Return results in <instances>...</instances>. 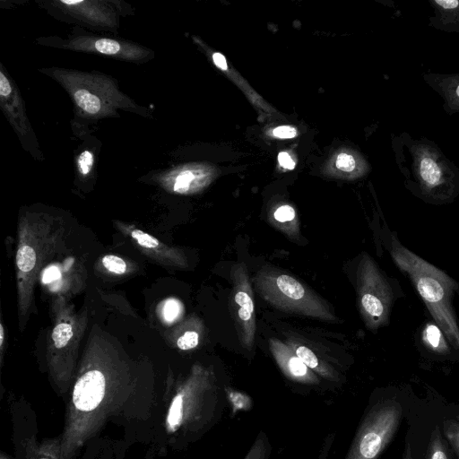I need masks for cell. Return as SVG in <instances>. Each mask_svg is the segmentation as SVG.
<instances>
[{"label": "cell", "mask_w": 459, "mask_h": 459, "mask_svg": "<svg viewBox=\"0 0 459 459\" xmlns=\"http://www.w3.org/2000/svg\"><path fill=\"white\" fill-rule=\"evenodd\" d=\"M405 187L434 204L453 202L459 195V168L426 136L402 133L393 143Z\"/></svg>", "instance_id": "obj_1"}, {"label": "cell", "mask_w": 459, "mask_h": 459, "mask_svg": "<svg viewBox=\"0 0 459 459\" xmlns=\"http://www.w3.org/2000/svg\"><path fill=\"white\" fill-rule=\"evenodd\" d=\"M384 233L383 242L394 264L410 279L448 343L459 351V324L453 307L459 282L404 247L395 232L385 228Z\"/></svg>", "instance_id": "obj_2"}, {"label": "cell", "mask_w": 459, "mask_h": 459, "mask_svg": "<svg viewBox=\"0 0 459 459\" xmlns=\"http://www.w3.org/2000/svg\"><path fill=\"white\" fill-rule=\"evenodd\" d=\"M42 71L63 86L79 113L86 117H115L117 108L144 115V108L122 93L113 79L102 74L61 68Z\"/></svg>", "instance_id": "obj_3"}, {"label": "cell", "mask_w": 459, "mask_h": 459, "mask_svg": "<svg viewBox=\"0 0 459 459\" xmlns=\"http://www.w3.org/2000/svg\"><path fill=\"white\" fill-rule=\"evenodd\" d=\"M214 374L201 367L167 398L164 426L167 434L186 435L208 424L218 403Z\"/></svg>", "instance_id": "obj_4"}, {"label": "cell", "mask_w": 459, "mask_h": 459, "mask_svg": "<svg viewBox=\"0 0 459 459\" xmlns=\"http://www.w3.org/2000/svg\"><path fill=\"white\" fill-rule=\"evenodd\" d=\"M258 294L287 313L335 322L327 303L294 277L276 269H261L253 279Z\"/></svg>", "instance_id": "obj_5"}, {"label": "cell", "mask_w": 459, "mask_h": 459, "mask_svg": "<svg viewBox=\"0 0 459 459\" xmlns=\"http://www.w3.org/2000/svg\"><path fill=\"white\" fill-rule=\"evenodd\" d=\"M394 281L363 253L357 266L356 288L359 313L368 329L376 331L388 324L394 301L403 290L396 289Z\"/></svg>", "instance_id": "obj_6"}, {"label": "cell", "mask_w": 459, "mask_h": 459, "mask_svg": "<svg viewBox=\"0 0 459 459\" xmlns=\"http://www.w3.org/2000/svg\"><path fill=\"white\" fill-rule=\"evenodd\" d=\"M403 408L394 400L378 402L367 412L345 459H377L397 431Z\"/></svg>", "instance_id": "obj_7"}, {"label": "cell", "mask_w": 459, "mask_h": 459, "mask_svg": "<svg viewBox=\"0 0 459 459\" xmlns=\"http://www.w3.org/2000/svg\"><path fill=\"white\" fill-rule=\"evenodd\" d=\"M232 291L230 311L238 340L247 350L253 348L256 332L252 286L245 264H235L230 272Z\"/></svg>", "instance_id": "obj_8"}, {"label": "cell", "mask_w": 459, "mask_h": 459, "mask_svg": "<svg viewBox=\"0 0 459 459\" xmlns=\"http://www.w3.org/2000/svg\"><path fill=\"white\" fill-rule=\"evenodd\" d=\"M56 46L68 50L94 53L134 63L152 58V51L138 44L95 35L74 36Z\"/></svg>", "instance_id": "obj_9"}, {"label": "cell", "mask_w": 459, "mask_h": 459, "mask_svg": "<svg viewBox=\"0 0 459 459\" xmlns=\"http://www.w3.org/2000/svg\"><path fill=\"white\" fill-rule=\"evenodd\" d=\"M0 101L2 108L12 124L13 127L23 143H27L29 149L37 145L30 121L24 112L22 100L15 85L4 72L0 71Z\"/></svg>", "instance_id": "obj_10"}, {"label": "cell", "mask_w": 459, "mask_h": 459, "mask_svg": "<svg viewBox=\"0 0 459 459\" xmlns=\"http://www.w3.org/2000/svg\"><path fill=\"white\" fill-rule=\"evenodd\" d=\"M53 4L62 13L96 27L114 29L117 23L116 13L107 2L61 0Z\"/></svg>", "instance_id": "obj_11"}, {"label": "cell", "mask_w": 459, "mask_h": 459, "mask_svg": "<svg viewBox=\"0 0 459 459\" xmlns=\"http://www.w3.org/2000/svg\"><path fill=\"white\" fill-rule=\"evenodd\" d=\"M269 346L276 363L289 379L306 385L319 383L316 374L302 362L289 344L271 338Z\"/></svg>", "instance_id": "obj_12"}, {"label": "cell", "mask_w": 459, "mask_h": 459, "mask_svg": "<svg viewBox=\"0 0 459 459\" xmlns=\"http://www.w3.org/2000/svg\"><path fill=\"white\" fill-rule=\"evenodd\" d=\"M422 78L442 98V108L448 115L459 114V73L427 72Z\"/></svg>", "instance_id": "obj_13"}, {"label": "cell", "mask_w": 459, "mask_h": 459, "mask_svg": "<svg viewBox=\"0 0 459 459\" xmlns=\"http://www.w3.org/2000/svg\"><path fill=\"white\" fill-rule=\"evenodd\" d=\"M433 14L429 26L447 33L459 32V0H429Z\"/></svg>", "instance_id": "obj_14"}, {"label": "cell", "mask_w": 459, "mask_h": 459, "mask_svg": "<svg viewBox=\"0 0 459 459\" xmlns=\"http://www.w3.org/2000/svg\"><path fill=\"white\" fill-rule=\"evenodd\" d=\"M25 459H61V436L38 442L34 437L22 441Z\"/></svg>", "instance_id": "obj_15"}, {"label": "cell", "mask_w": 459, "mask_h": 459, "mask_svg": "<svg viewBox=\"0 0 459 459\" xmlns=\"http://www.w3.org/2000/svg\"><path fill=\"white\" fill-rule=\"evenodd\" d=\"M289 345L302 362L312 371L331 381L338 379L336 372L327 363L319 359L308 347L295 342Z\"/></svg>", "instance_id": "obj_16"}, {"label": "cell", "mask_w": 459, "mask_h": 459, "mask_svg": "<svg viewBox=\"0 0 459 459\" xmlns=\"http://www.w3.org/2000/svg\"><path fill=\"white\" fill-rule=\"evenodd\" d=\"M440 327L435 324H429L422 332L424 344L432 351L446 354L448 352L447 340Z\"/></svg>", "instance_id": "obj_17"}, {"label": "cell", "mask_w": 459, "mask_h": 459, "mask_svg": "<svg viewBox=\"0 0 459 459\" xmlns=\"http://www.w3.org/2000/svg\"><path fill=\"white\" fill-rule=\"evenodd\" d=\"M425 459H454L448 443L443 438L438 426L432 431Z\"/></svg>", "instance_id": "obj_18"}, {"label": "cell", "mask_w": 459, "mask_h": 459, "mask_svg": "<svg viewBox=\"0 0 459 459\" xmlns=\"http://www.w3.org/2000/svg\"><path fill=\"white\" fill-rule=\"evenodd\" d=\"M199 178L198 174L191 169H184L174 176L173 190L178 193H186L194 182Z\"/></svg>", "instance_id": "obj_19"}, {"label": "cell", "mask_w": 459, "mask_h": 459, "mask_svg": "<svg viewBox=\"0 0 459 459\" xmlns=\"http://www.w3.org/2000/svg\"><path fill=\"white\" fill-rule=\"evenodd\" d=\"M273 218L281 226L287 224V232L290 234H297V232L290 227L293 225L295 228H298V223L292 222L296 220V213L291 206L285 204L278 207L273 213Z\"/></svg>", "instance_id": "obj_20"}, {"label": "cell", "mask_w": 459, "mask_h": 459, "mask_svg": "<svg viewBox=\"0 0 459 459\" xmlns=\"http://www.w3.org/2000/svg\"><path fill=\"white\" fill-rule=\"evenodd\" d=\"M270 446L264 433L260 432L244 459H268Z\"/></svg>", "instance_id": "obj_21"}, {"label": "cell", "mask_w": 459, "mask_h": 459, "mask_svg": "<svg viewBox=\"0 0 459 459\" xmlns=\"http://www.w3.org/2000/svg\"><path fill=\"white\" fill-rule=\"evenodd\" d=\"M16 263L18 268L24 273L30 272L36 264V253L32 247L22 246L17 251Z\"/></svg>", "instance_id": "obj_22"}, {"label": "cell", "mask_w": 459, "mask_h": 459, "mask_svg": "<svg viewBox=\"0 0 459 459\" xmlns=\"http://www.w3.org/2000/svg\"><path fill=\"white\" fill-rule=\"evenodd\" d=\"M444 434L447 443L459 459V421L446 420L444 422Z\"/></svg>", "instance_id": "obj_23"}, {"label": "cell", "mask_w": 459, "mask_h": 459, "mask_svg": "<svg viewBox=\"0 0 459 459\" xmlns=\"http://www.w3.org/2000/svg\"><path fill=\"white\" fill-rule=\"evenodd\" d=\"M94 153L85 149L76 158V169L82 177L88 176L94 167Z\"/></svg>", "instance_id": "obj_24"}, {"label": "cell", "mask_w": 459, "mask_h": 459, "mask_svg": "<svg viewBox=\"0 0 459 459\" xmlns=\"http://www.w3.org/2000/svg\"><path fill=\"white\" fill-rule=\"evenodd\" d=\"M73 336V330L69 324L61 323L52 332V339L56 348L65 347Z\"/></svg>", "instance_id": "obj_25"}, {"label": "cell", "mask_w": 459, "mask_h": 459, "mask_svg": "<svg viewBox=\"0 0 459 459\" xmlns=\"http://www.w3.org/2000/svg\"><path fill=\"white\" fill-rule=\"evenodd\" d=\"M102 264L106 269L117 274H122L126 270L125 261L114 255H105L102 258Z\"/></svg>", "instance_id": "obj_26"}, {"label": "cell", "mask_w": 459, "mask_h": 459, "mask_svg": "<svg viewBox=\"0 0 459 459\" xmlns=\"http://www.w3.org/2000/svg\"><path fill=\"white\" fill-rule=\"evenodd\" d=\"M199 342V334L195 331L185 332L177 341L180 350L186 351L195 348Z\"/></svg>", "instance_id": "obj_27"}, {"label": "cell", "mask_w": 459, "mask_h": 459, "mask_svg": "<svg viewBox=\"0 0 459 459\" xmlns=\"http://www.w3.org/2000/svg\"><path fill=\"white\" fill-rule=\"evenodd\" d=\"M131 235L138 242V244L147 248H154L159 246V241L157 238L142 230H134Z\"/></svg>", "instance_id": "obj_28"}, {"label": "cell", "mask_w": 459, "mask_h": 459, "mask_svg": "<svg viewBox=\"0 0 459 459\" xmlns=\"http://www.w3.org/2000/svg\"><path fill=\"white\" fill-rule=\"evenodd\" d=\"M336 167L345 172H351L355 169V159L347 153H341L336 159Z\"/></svg>", "instance_id": "obj_29"}, {"label": "cell", "mask_w": 459, "mask_h": 459, "mask_svg": "<svg viewBox=\"0 0 459 459\" xmlns=\"http://www.w3.org/2000/svg\"><path fill=\"white\" fill-rule=\"evenodd\" d=\"M163 313L167 321H173L179 314L178 302L173 299L167 300L164 306Z\"/></svg>", "instance_id": "obj_30"}, {"label": "cell", "mask_w": 459, "mask_h": 459, "mask_svg": "<svg viewBox=\"0 0 459 459\" xmlns=\"http://www.w3.org/2000/svg\"><path fill=\"white\" fill-rule=\"evenodd\" d=\"M273 134L278 138H293L297 134V131L294 127L282 126L273 129Z\"/></svg>", "instance_id": "obj_31"}, {"label": "cell", "mask_w": 459, "mask_h": 459, "mask_svg": "<svg viewBox=\"0 0 459 459\" xmlns=\"http://www.w3.org/2000/svg\"><path fill=\"white\" fill-rule=\"evenodd\" d=\"M59 278H60V272H59L58 268H56L55 266H51L45 270L43 276H42V281L44 283H48L55 280L59 279Z\"/></svg>", "instance_id": "obj_32"}, {"label": "cell", "mask_w": 459, "mask_h": 459, "mask_svg": "<svg viewBox=\"0 0 459 459\" xmlns=\"http://www.w3.org/2000/svg\"><path fill=\"white\" fill-rule=\"evenodd\" d=\"M278 160L280 165L287 169H293L295 167V162L290 158V156L285 152H281L279 153Z\"/></svg>", "instance_id": "obj_33"}, {"label": "cell", "mask_w": 459, "mask_h": 459, "mask_svg": "<svg viewBox=\"0 0 459 459\" xmlns=\"http://www.w3.org/2000/svg\"><path fill=\"white\" fill-rule=\"evenodd\" d=\"M214 64L222 70L228 68L225 57L221 53H214L212 55Z\"/></svg>", "instance_id": "obj_34"}, {"label": "cell", "mask_w": 459, "mask_h": 459, "mask_svg": "<svg viewBox=\"0 0 459 459\" xmlns=\"http://www.w3.org/2000/svg\"><path fill=\"white\" fill-rule=\"evenodd\" d=\"M403 459H413L411 448L408 442H406L405 446H404Z\"/></svg>", "instance_id": "obj_35"}, {"label": "cell", "mask_w": 459, "mask_h": 459, "mask_svg": "<svg viewBox=\"0 0 459 459\" xmlns=\"http://www.w3.org/2000/svg\"><path fill=\"white\" fill-rule=\"evenodd\" d=\"M0 344H3L4 342V327L2 325H0Z\"/></svg>", "instance_id": "obj_36"}, {"label": "cell", "mask_w": 459, "mask_h": 459, "mask_svg": "<svg viewBox=\"0 0 459 459\" xmlns=\"http://www.w3.org/2000/svg\"><path fill=\"white\" fill-rule=\"evenodd\" d=\"M0 459H10V458L7 455H5L4 454H2L0 456Z\"/></svg>", "instance_id": "obj_37"}]
</instances>
